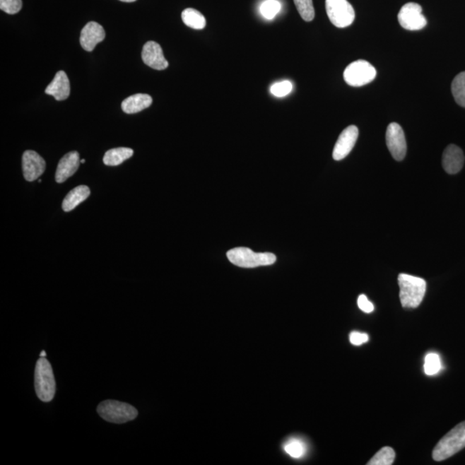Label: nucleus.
Returning <instances> with one entry per match:
<instances>
[{
  "label": "nucleus",
  "mask_w": 465,
  "mask_h": 465,
  "mask_svg": "<svg viewBox=\"0 0 465 465\" xmlns=\"http://www.w3.org/2000/svg\"><path fill=\"white\" fill-rule=\"evenodd\" d=\"M288 455L293 457L294 459H300L305 455L307 448L306 445L302 440L298 439H291L288 440L283 447Z\"/></svg>",
  "instance_id": "obj_23"
},
{
  "label": "nucleus",
  "mask_w": 465,
  "mask_h": 465,
  "mask_svg": "<svg viewBox=\"0 0 465 465\" xmlns=\"http://www.w3.org/2000/svg\"><path fill=\"white\" fill-rule=\"evenodd\" d=\"M452 93L457 104L465 107V71L459 73L453 80Z\"/></svg>",
  "instance_id": "obj_21"
},
{
  "label": "nucleus",
  "mask_w": 465,
  "mask_h": 465,
  "mask_svg": "<svg viewBox=\"0 0 465 465\" xmlns=\"http://www.w3.org/2000/svg\"><path fill=\"white\" fill-rule=\"evenodd\" d=\"M105 38V31L103 26L96 22H89L81 30L80 41L83 49L92 52L97 45L103 42Z\"/></svg>",
  "instance_id": "obj_13"
},
{
  "label": "nucleus",
  "mask_w": 465,
  "mask_h": 465,
  "mask_svg": "<svg viewBox=\"0 0 465 465\" xmlns=\"http://www.w3.org/2000/svg\"><path fill=\"white\" fill-rule=\"evenodd\" d=\"M97 411L108 423L124 424L135 420L137 409L132 405L115 400H106L98 406Z\"/></svg>",
  "instance_id": "obj_5"
},
{
  "label": "nucleus",
  "mask_w": 465,
  "mask_h": 465,
  "mask_svg": "<svg viewBox=\"0 0 465 465\" xmlns=\"http://www.w3.org/2000/svg\"><path fill=\"white\" fill-rule=\"evenodd\" d=\"M464 160L462 149L454 144L449 145L443 153L442 165L445 171L449 175H456L462 170Z\"/></svg>",
  "instance_id": "obj_14"
},
{
  "label": "nucleus",
  "mask_w": 465,
  "mask_h": 465,
  "mask_svg": "<svg viewBox=\"0 0 465 465\" xmlns=\"http://www.w3.org/2000/svg\"><path fill=\"white\" fill-rule=\"evenodd\" d=\"M46 355H47V353H46L45 351H42V352L40 354V357H46Z\"/></svg>",
  "instance_id": "obj_32"
},
{
  "label": "nucleus",
  "mask_w": 465,
  "mask_h": 465,
  "mask_svg": "<svg viewBox=\"0 0 465 465\" xmlns=\"http://www.w3.org/2000/svg\"><path fill=\"white\" fill-rule=\"evenodd\" d=\"M293 83L288 81H283L275 83L274 85L271 86V93L275 97L283 98L289 95V94L293 92Z\"/></svg>",
  "instance_id": "obj_27"
},
{
  "label": "nucleus",
  "mask_w": 465,
  "mask_h": 465,
  "mask_svg": "<svg viewBox=\"0 0 465 465\" xmlns=\"http://www.w3.org/2000/svg\"><path fill=\"white\" fill-rule=\"evenodd\" d=\"M46 168L45 160L37 152L27 151L23 155V176L27 181L37 179Z\"/></svg>",
  "instance_id": "obj_11"
},
{
  "label": "nucleus",
  "mask_w": 465,
  "mask_h": 465,
  "mask_svg": "<svg viewBox=\"0 0 465 465\" xmlns=\"http://www.w3.org/2000/svg\"><path fill=\"white\" fill-rule=\"evenodd\" d=\"M281 10V4L278 0H266L260 6L259 11L264 18L273 19Z\"/></svg>",
  "instance_id": "obj_25"
},
{
  "label": "nucleus",
  "mask_w": 465,
  "mask_h": 465,
  "mask_svg": "<svg viewBox=\"0 0 465 465\" xmlns=\"http://www.w3.org/2000/svg\"><path fill=\"white\" fill-rule=\"evenodd\" d=\"M465 447V421L456 425L439 441L432 452V459L440 462L451 458Z\"/></svg>",
  "instance_id": "obj_3"
},
{
  "label": "nucleus",
  "mask_w": 465,
  "mask_h": 465,
  "mask_svg": "<svg viewBox=\"0 0 465 465\" xmlns=\"http://www.w3.org/2000/svg\"><path fill=\"white\" fill-rule=\"evenodd\" d=\"M329 20L337 28L348 27L355 19V11L348 0H326Z\"/></svg>",
  "instance_id": "obj_7"
},
{
  "label": "nucleus",
  "mask_w": 465,
  "mask_h": 465,
  "mask_svg": "<svg viewBox=\"0 0 465 465\" xmlns=\"http://www.w3.org/2000/svg\"><path fill=\"white\" fill-rule=\"evenodd\" d=\"M134 155V151L129 148H112L105 153L104 156V163L110 167L121 165L125 160L129 159Z\"/></svg>",
  "instance_id": "obj_19"
},
{
  "label": "nucleus",
  "mask_w": 465,
  "mask_h": 465,
  "mask_svg": "<svg viewBox=\"0 0 465 465\" xmlns=\"http://www.w3.org/2000/svg\"><path fill=\"white\" fill-rule=\"evenodd\" d=\"M80 163V153L77 151L70 152L63 156L58 164L57 173H55L57 182L60 184L65 182L77 172Z\"/></svg>",
  "instance_id": "obj_15"
},
{
  "label": "nucleus",
  "mask_w": 465,
  "mask_h": 465,
  "mask_svg": "<svg viewBox=\"0 0 465 465\" xmlns=\"http://www.w3.org/2000/svg\"><path fill=\"white\" fill-rule=\"evenodd\" d=\"M228 260L234 265L242 268H255L273 265L277 260L271 253H255L250 248L235 247L227 253Z\"/></svg>",
  "instance_id": "obj_4"
},
{
  "label": "nucleus",
  "mask_w": 465,
  "mask_h": 465,
  "mask_svg": "<svg viewBox=\"0 0 465 465\" xmlns=\"http://www.w3.org/2000/svg\"><path fill=\"white\" fill-rule=\"evenodd\" d=\"M122 2H126V3H132L136 1V0H120Z\"/></svg>",
  "instance_id": "obj_31"
},
{
  "label": "nucleus",
  "mask_w": 465,
  "mask_h": 465,
  "mask_svg": "<svg viewBox=\"0 0 465 465\" xmlns=\"http://www.w3.org/2000/svg\"><path fill=\"white\" fill-rule=\"evenodd\" d=\"M349 339L350 342L354 346H360L369 340L367 334L358 332L351 333Z\"/></svg>",
  "instance_id": "obj_30"
},
{
  "label": "nucleus",
  "mask_w": 465,
  "mask_h": 465,
  "mask_svg": "<svg viewBox=\"0 0 465 465\" xmlns=\"http://www.w3.org/2000/svg\"><path fill=\"white\" fill-rule=\"evenodd\" d=\"M45 93L53 96L55 100H66L70 95V82L64 71H59L54 80L45 90Z\"/></svg>",
  "instance_id": "obj_16"
},
{
  "label": "nucleus",
  "mask_w": 465,
  "mask_h": 465,
  "mask_svg": "<svg viewBox=\"0 0 465 465\" xmlns=\"http://www.w3.org/2000/svg\"><path fill=\"white\" fill-rule=\"evenodd\" d=\"M358 305L362 311L365 313H372L374 310V306L372 302L368 300L365 295H360L358 298Z\"/></svg>",
  "instance_id": "obj_29"
},
{
  "label": "nucleus",
  "mask_w": 465,
  "mask_h": 465,
  "mask_svg": "<svg viewBox=\"0 0 465 465\" xmlns=\"http://www.w3.org/2000/svg\"><path fill=\"white\" fill-rule=\"evenodd\" d=\"M35 389L42 401L49 403L54 399L57 384L49 361L46 357H40L35 370Z\"/></svg>",
  "instance_id": "obj_2"
},
{
  "label": "nucleus",
  "mask_w": 465,
  "mask_h": 465,
  "mask_svg": "<svg viewBox=\"0 0 465 465\" xmlns=\"http://www.w3.org/2000/svg\"><path fill=\"white\" fill-rule=\"evenodd\" d=\"M400 299L404 309H416L420 305L427 290V282L423 278L405 273L398 276Z\"/></svg>",
  "instance_id": "obj_1"
},
{
  "label": "nucleus",
  "mask_w": 465,
  "mask_h": 465,
  "mask_svg": "<svg viewBox=\"0 0 465 465\" xmlns=\"http://www.w3.org/2000/svg\"><path fill=\"white\" fill-rule=\"evenodd\" d=\"M294 3L303 20L306 22L313 20L314 18L313 0H294Z\"/></svg>",
  "instance_id": "obj_24"
},
{
  "label": "nucleus",
  "mask_w": 465,
  "mask_h": 465,
  "mask_svg": "<svg viewBox=\"0 0 465 465\" xmlns=\"http://www.w3.org/2000/svg\"><path fill=\"white\" fill-rule=\"evenodd\" d=\"M358 138V129L356 126L351 125L343 130L339 136L333 151L334 160L345 159L353 151Z\"/></svg>",
  "instance_id": "obj_10"
},
{
  "label": "nucleus",
  "mask_w": 465,
  "mask_h": 465,
  "mask_svg": "<svg viewBox=\"0 0 465 465\" xmlns=\"http://www.w3.org/2000/svg\"><path fill=\"white\" fill-rule=\"evenodd\" d=\"M343 76L346 84L360 88L374 81L377 76V70L368 61L358 60L348 66Z\"/></svg>",
  "instance_id": "obj_6"
},
{
  "label": "nucleus",
  "mask_w": 465,
  "mask_h": 465,
  "mask_svg": "<svg viewBox=\"0 0 465 465\" xmlns=\"http://www.w3.org/2000/svg\"><path fill=\"white\" fill-rule=\"evenodd\" d=\"M85 161H86L85 160H81V163H82V164H83V163H85Z\"/></svg>",
  "instance_id": "obj_33"
},
{
  "label": "nucleus",
  "mask_w": 465,
  "mask_h": 465,
  "mask_svg": "<svg viewBox=\"0 0 465 465\" xmlns=\"http://www.w3.org/2000/svg\"><path fill=\"white\" fill-rule=\"evenodd\" d=\"M395 452L392 447H383L367 463L368 465H392L395 460Z\"/></svg>",
  "instance_id": "obj_22"
},
{
  "label": "nucleus",
  "mask_w": 465,
  "mask_h": 465,
  "mask_svg": "<svg viewBox=\"0 0 465 465\" xmlns=\"http://www.w3.org/2000/svg\"><path fill=\"white\" fill-rule=\"evenodd\" d=\"M386 144L392 157L397 161L403 160L407 153V143L403 128L396 123L390 124L386 131Z\"/></svg>",
  "instance_id": "obj_9"
},
{
  "label": "nucleus",
  "mask_w": 465,
  "mask_h": 465,
  "mask_svg": "<svg viewBox=\"0 0 465 465\" xmlns=\"http://www.w3.org/2000/svg\"><path fill=\"white\" fill-rule=\"evenodd\" d=\"M141 58L146 65L155 70H164L168 68L169 63L163 54L159 43L155 42H148L143 46Z\"/></svg>",
  "instance_id": "obj_12"
},
{
  "label": "nucleus",
  "mask_w": 465,
  "mask_h": 465,
  "mask_svg": "<svg viewBox=\"0 0 465 465\" xmlns=\"http://www.w3.org/2000/svg\"><path fill=\"white\" fill-rule=\"evenodd\" d=\"M90 189L86 185H80L66 195L62 203L63 211L69 212L80 206L90 196Z\"/></svg>",
  "instance_id": "obj_18"
},
{
  "label": "nucleus",
  "mask_w": 465,
  "mask_h": 465,
  "mask_svg": "<svg viewBox=\"0 0 465 465\" xmlns=\"http://www.w3.org/2000/svg\"><path fill=\"white\" fill-rule=\"evenodd\" d=\"M22 7V0H0V9L7 14L18 13Z\"/></svg>",
  "instance_id": "obj_28"
},
{
  "label": "nucleus",
  "mask_w": 465,
  "mask_h": 465,
  "mask_svg": "<svg viewBox=\"0 0 465 465\" xmlns=\"http://www.w3.org/2000/svg\"><path fill=\"white\" fill-rule=\"evenodd\" d=\"M153 103V98L148 94L138 93L130 96L122 103V109L127 114H136L147 109Z\"/></svg>",
  "instance_id": "obj_17"
},
{
  "label": "nucleus",
  "mask_w": 465,
  "mask_h": 465,
  "mask_svg": "<svg viewBox=\"0 0 465 465\" xmlns=\"http://www.w3.org/2000/svg\"><path fill=\"white\" fill-rule=\"evenodd\" d=\"M440 358L437 353H429L425 358V373L428 376L435 375L441 370Z\"/></svg>",
  "instance_id": "obj_26"
},
{
  "label": "nucleus",
  "mask_w": 465,
  "mask_h": 465,
  "mask_svg": "<svg viewBox=\"0 0 465 465\" xmlns=\"http://www.w3.org/2000/svg\"><path fill=\"white\" fill-rule=\"evenodd\" d=\"M398 21L405 30L415 31L424 29L428 21L423 14V8L416 3H408L398 13Z\"/></svg>",
  "instance_id": "obj_8"
},
{
  "label": "nucleus",
  "mask_w": 465,
  "mask_h": 465,
  "mask_svg": "<svg viewBox=\"0 0 465 465\" xmlns=\"http://www.w3.org/2000/svg\"><path fill=\"white\" fill-rule=\"evenodd\" d=\"M182 20L185 25L194 30H203L206 26V19L204 16L192 8H187L183 11Z\"/></svg>",
  "instance_id": "obj_20"
}]
</instances>
